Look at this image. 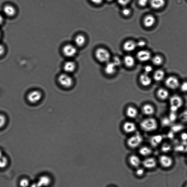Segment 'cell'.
<instances>
[{
	"label": "cell",
	"mask_w": 187,
	"mask_h": 187,
	"mask_svg": "<svg viewBox=\"0 0 187 187\" xmlns=\"http://www.w3.org/2000/svg\"><path fill=\"white\" fill-rule=\"evenodd\" d=\"M181 138H182V139L183 140H187V134L186 133H184V134H183L182 135Z\"/></svg>",
	"instance_id": "7dc6e473"
},
{
	"label": "cell",
	"mask_w": 187,
	"mask_h": 187,
	"mask_svg": "<svg viewBox=\"0 0 187 187\" xmlns=\"http://www.w3.org/2000/svg\"><path fill=\"white\" fill-rule=\"evenodd\" d=\"M63 52L66 57L71 58L76 55L77 52V49L73 45L67 44L64 46Z\"/></svg>",
	"instance_id": "ba28073f"
},
{
	"label": "cell",
	"mask_w": 187,
	"mask_h": 187,
	"mask_svg": "<svg viewBox=\"0 0 187 187\" xmlns=\"http://www.w3.org/2000/svg\"><path fill=\"white\" fill-rule=\"evenodd\" d=\"M180 83L179 80L174 77H168L165 81V84L169 89L176 90L179 88Z\"/></svg>",
	"instance_id": "8992f818"
},
{
	"label": "cell",
	"mask_w": 187,
	"mask_h": 187,
	"mask_svg": "<svg viewBox=\"0 0 187 187\" xmlns=\"http://www.w3.org/2000/svg\"><path fill=\"white\" fill-rule=\"evenodd\" d=\"M163 138L160 135L154 136L151 138L150 142L152 146L156 147L160 144L162 141Z\"/></svg>",
	"instance_id": "cb8c5ba5"
},
{
	"label": "cell",
	"mask_w": 187,
	"mask_h": 187,
	"mask_svg": "<svg viewBox=\"0 0 187 187\" xmlns=\"http://www.w3.org/2000/svg\"><path fill=\"white\" fill-rule=\"evenodd\" d=\"M179 120L185 123H187V110L183 111L178 116Z\"/></svg>",
	"instance_id": "f546056e"
},
{
	"label": "cell",
	"mask_w": 187,
	"mask_h": 187,
	"mask_svg": "<svg viewBox=\"0 0 187 187\" xmlns=\"http://www.w3.org/2000/svg\"><path fill=\"white\" fill-rule=\"evenodd\" d=\"M117 67L113 62L107 63L105 67V71L108 75H112L115 73Z\"/></svg>",
	"instance_id": "2e32d148"
},
{
	"label": "cell",
	"mask_w": 187,
	"mask_h": 187,
	"mask_svg": "<svg viewBox=\"0 0 187 187\" xmlns=\"http://www.w3.org/2000/svg\"><path fill=\"white\" fill-rule=\"evenodd\" d=\"M171 149L170 145L168 144H164L162 147V151L165 152H167L170 151Z\"/></svg>",
	"instance_id": "d590c367"
},
{
	"label": "cell",
	"mask_w": 187,
	"mask_h": 187,
	"mask_svg": "<svg viewBox=\"0 0 187 187\" xmlns=\"http://www.w3.org/2000/svg\"><path fill=\"white\" fill-rule=\"evenodd\" d=\"M144 70L145 73L149 74L152 71L153 68L151 66L147 65L145 67Z\"/></svg>",
	"instance_id": "ab89813d"
},
{
	"label": "cell",
	"mask_w": 187,
	"mask_h": 187,
	"mask_svg": "<svg viewBox=\"0 0 187 187\" xmlns=\"http://www.w3.org/2000/svg\"><path fill=\"white\" fill-rule=\"evenodd\" d=\"M131 0H117L118 2L122 6H125L130 2Z\"/></svg>",
	"instance_id": "f35d334b"
},
{
	"label": "cell",
	"mask_w": 187,
	"mask_h": 187,
	"mask_svg": "<svg viewBox=\"0 0 187 187\" xmlns=\"http://www.w3.org/2000/svg\"><path fill=\"white\" fill-rule=\"evenodd\" d=\"M75 63L72 61H68L64 64V70L67 73L73 72L76 69Z\"/></svg>",
	"instance_id": "ac0fdd59"
},
{
	"label": "cell",
	"mask_w": 187,
	"mask_h": 187,
	"mask_svg": "<svg viewBox=\"0 0 187 187\" xmlns=\"http://www.w3.org/2000/svg\"><path fill=\"white\" fill-rule=\"evenodd\" d=\"M96 58L99 61L102 63H108L109 61L110 55L106 49L103 48H99L95 53Z\"/></svg>",
	"instance_id": "277c9868"
},
{
	"label": "cell",
	"mask_w": 187,
	"mask_h": 187,
	"mask_svg": "<svg viewBox=\"0 0 187 187\" xmlns=\"http://www.w3.org/2000/svg\"><path fill=\"white\" fill-rule=\"evenodd\" d=\"M3 11L5 14L8 17H12L16 14V9L11 5H7L4 7Z\"/></svg>",
	"instance_id": "7402d4cb"
},
{
	"label": "cell",
	"mask_w": 187,
	"mask_h": 187,
	"mask_svg": "<svg viewBox=\"0 0 187 187\" xmlns=\"http://www.w3.org/2000/svg\"><path fill=\"white\" fill-rule=\"evenodd\" d=\"M179 88L180 89V90L183 93H187V81H185V82H183L181 84H180Z\"/></svg>",
	"instance_id": "d6a6232c"
},
{
	"label": "cell",
	"mask_w": 187,
	"mask_h": 187,
	"mask_svg": "<svg viewBox=\"0 0 187 187\" xmlns=\"http://www.w3.org/2000/svg\"><path fill=\"white\" fill-rule=\"evenodd\" d=\"M157 96L159 99L162 101H164L169 98V93L167 89L163 88H160L157 90Z\"/></svg>",
	"instance_id": "9a60e30c"
},
{
	"label": "cell",
	"mask_w": 187,
	"mask_h": 187,
	"mask_svg": "<svg viewBox=\"0 0 187 187\" xmlns=\"http://www.w3.org/2000/svg\"><path fill=\"white\" fill-rule=\"evenodd\" d=\"M5 48L3 45L0 44V56H2L4 54Z\"/></svg>",
	"instance_id": "ee69618b"
},
{
	"label": "cell",
	"mask_w": 187,
	"mask_h": 187,
	"mask_svg": "<svg viewBox=\"0 0 187 187\" xmlns=\"http://www.w3.org/2000/svg\"><path fill=\"white\" fill-rule=\"evenodd\" d=\"M3 21V18L2 16L0 15V25L2 24Z\"/></svg>",
	"instance_id": "c3c4849f"
},
{
	"label": "cell",
	"mask_w": 187,
	"mask_h": 187,
	"mask_svg": "<svg viewBox=\"0 0 187 187\" xmlns=\"http://www.w3.org/2000/svg\"><path fill=\"white\" fill-rule=\"evenodd\" d=\"M6 119L4 115H0V129L2 128L6 124Z\"/></svg>",
	"instance_id": "e575fe53"
},
{
	"label": "cell",
	"mask_w": 187,
	"mask_h": 187,
	"mask_svg": "<svg viewBox=\"0 0 187 187\" xmlns=\"http://www.w3.org/2000/svg\"><path fill=\"white\" fill-rule=\"evenodd\" d=\"M30 187H41L37 182L33 183L31 185Z\"/></svg>",
	"instance_id": "bcb514c9"
},
{
	"label": "cell",
	"mask_w": 187,
	"mask_h": 187,
	"mask_svg": "<svg viewBox=\"0 0 187 187\" xmlns=\"http://www.w3.org/2000/svg\"><path fill=\"white\" fill-rule=\"evenodd\" d=\"M159 162L162 166L164 168H169L172 165L173 161L170 157L163 155L159 158Z\"/></svg>",
	"instance_id": "30bf717a"
},
{
	"label": "cell",
	"mask_w": 187,
	"mask_h": 187,
	"mask_svg": "<svg viewBox=\"0 0 187 187\" xmlns=\"http://www.w3.org/2000/svg\"><path fill=\"white\" fill-rule=\"evenodd\" d=\"M131 11L129 8H124L122 10V14L125 16L127 17L131 14Z\"/></svg>",
	"instance_id": "74e56055"
},
{
	"label": "cell",
	"mask_w": 187,
	"mask_h": 187,
	"mask_svg": "<svg viewBox=\"0 0 187 187\" xmlns=\"http://www.w3.org/2000/svg\"><path fill=\"white\" fill-rule=\"evenodd\" d=\"M86 39L84 36L79 34L75 38V42L78 46L81 47L84 46L86 43Z\"/></svg>",
	"instance_id": "83f0119b"
},
{
	"label": "cell",
	"mask_w": 187,
	"mask_h": 187,
	"mask_svg": "<svg viewBox=\"0 0 187 187\" xmlns=\"http://www.w3.org/2000/svg\"><path fill=\"white\" fill-rule=\"evenodd\" d=\"M90 1L94 4L99 5L103 2V0H90Z\"/></svg>",
	"instance_id": "f6af8a7d"
},
{
	"label": "cell",
	"mask_w": 187,
	"mask_h": 187,
	"mask_svg": "<svg viewBox=\"0 0 187 187\" xmlns=\"http://www.w3.org/2000/svg\"><path fill=\"white\" fill-rule=\"evenodd\" d=\"M139 81L142 85L144 87L149 86L152 82L151 78L149 75V74L145 73H144L140 75Z\"/></svg>",
	"instance_id": "8fae6325"
},
{
	"label": "cell",
	"mask_w": 187,
	"mask_h": 187,
	"mask_svg": "<svg viewBox=\"0 0 187 187\" xmlns=\"http://www.w3.org/2000/svg\"><path fill=\"white\" fill-rule=\"evenodd\" d=\"M137 57L140 61L145 62L148 61L151 58V54L147 51L142 50L138 52Z\"/></svg>",
	"instance_id": "9c48e42d"
},
{
	"label": "cell",
	"mask_w": 187,
	"mask_h": 187,
	"mask_svg": "<svg viewBox=\"0 0 187 187\" xmlns=\"http://www.w3.org/2000/svg\"><path fill=\"white\" fill-rule=\"evenodd\" d=\"M165 75V72L163 71L157 70L154 73L153 78L157 82H160L164 79Z\"/></svg>",
	"instance_id": "484cf974"
},
{
	"label": "cell",
	"mask_w": 187,
	"mask_h": 187,
	"mask_svg": "<svg viewBox=\"0 0 187 187\" xmlns=\"http://www.w3.org/2000/svg\"><path fill=\"white\" fill-rule=\"evenodd\" d=\"M169 103L171 112H175L182 106L183 101L181 97L175 95L170 98Z\"/></svg>",
	"instance_id": "7a4b0ae2"
},
{
	"label": "cell",
	"mask_w": 187,
	"mask_h": 187,
	"mask_svg": "<svg viewBox=\"0 0 187 187\" xmlns=\"http://www.w3.org/2000/svg\"><path fill=\"white\" fill-rule=\"evenodd\" d=\"M126 113L128 117L134 119L137 117L138 111L137 109L135 107L129 106L126 109Z\"/></svg>",
	"instance_id": "44dd1931"
},
{
	"label": "cell",
	"mask_w": 187,
	"mask_h": 187,
	"mask_svg": "<svg viewBox=\"0 0 187 187\" xmlns=\"http://www.w3.org/2000/svg\"><path fill=\"white\" fill-rule=\"evenodd\" d=\"M165 0H151L150 3L152 7L155 9L161 8L165 5Z\"/></svg>",
	"instance_id": "d4e9b609"
},
{
	"label": "cell",
	"mask_w": 187,
	"mask_h": 187,
	"mask_svg": "<svg viewBox=\"0 0 187 187\" xmlns=\"http://www.w3.org/2000/svg\"><path fill=\"white\" fill-rule=\"evenodd\" d=\"M142 112L145 115L151 116L155 113V109L153 105L149 103H147L143 106Z\"/></svg>",
	"instance_id": "5bb4252c"
},
{
	"label": "cell",
	"mask_w": 187,
	"mask_h": 187,
	"mask_svg": "<svg viewBox=\"0 0 187 187\" xmlns=\"http://www.w3.org/2000/svg\"><path fill=\"white\" fill-rule=\"evenodd\" d=\"M124 63L126 67L128 68H132L134 66L135 64V60L132 56L128 55L124 58Z\"/></svg>",
	"instance_id": "4316f807"
},
{
	"label": "cell",
	"mask_w": 187,
	"mask_h": 187,
	"mask_svg": "<svg viewBox=\"0 0 187 187\" xmlns=\"http://www.w3.org/2000/svg\"><path fill=\"white\" fill-rule=\"evenodd\" d=\"M140 126L143 131L146 132H152L158 128V124L155 119L149 117L142 121Z\"/></svg>",
	"instance_id": "6da1fadb"
},
{
	"label": "cell",
	"mask_w": 187,
	"mask_h": 187,
	"mask_svg": "<svg viewBox=\"0 0 187 187\" xmlns=\"http://www.w3.org/2000/svg\"><path fill=\"white\" fill-rule=\"evenodd\" d=\"M143 138L142 136L139 133L133 135L128 139L127 145L130 148H135L139 147L143 143Z\"/></svg>",
	"instance_id": "3957f363"
},
{
	"label": "cell",
	"mask_w": 187,
	"mask_h": 187,
	"mask_svg": "<svg viewBox=\"0 0 187 187\" xmlns=\"http://www.w3.org/2000/svg\"><path fill=\"white\" fill-rule=\"evenodd\" d=\"M137 46L139 47L140 48H142L146 45V42L143 40H141L138 41V43H136Z\"/></svg>",
	"instance_id": "7bdbcfd3"
},
{
	"label": "cell",
	"mask_w": 187,
	"mask_h": 187,
	"mask_svg": "<svg viewBox=\"0 0 187 187\" xmlns=\"http://www.w3.org/2000/svg\"></svg>",
	"instance_id": "db71d44e"
},
{
	"label": "cell",
	"mask_w": 187,
	"mask_h": 187,
	"mask_svg": "<svg viewBox=\"0 0 187 187\" xmlns=\"http://www.w3.org/2000/svg\"><path fill=\"white\" fill-rule=\"evenodd\" d=\"M30 184L29 180L25 178L21 180L20 185L21 187H28Z\"/></svg>",
	"instance_id": "836d02e7"
},
{
	"label": "cell",
	"mask_w": 187,
	"mask_h": 187,
	"mask_svg": "<svg viewBox=\"0 0 187 187\" xmlns=\"http://www.w3.org/2000/svg\"><path fill=\"white\" fill-rule=\"evenodd\" d=\"M113 63L115 64L117 67L120 65L121 63L120 59L118 57H115L114 58Z\"/></svg>",
	"instance_id": "b9f144b4"
},
{
	"label": "cell",
	"mask_w": 187,
	"mask_h": 187,
	"mask_svg": "<svg viewBox=\"0 0 187 187\" xmlns=\"http://www.w3.org/2000/svg\"><path fill=\"white\" fill-rule=\"evenodd\" d=\"M122 127L125 132L127 133L134 132L137 129L136 124L132 122H125Z\"/></svg>",
	"instance_id": "7c38bea8"
},
{
	"label": "cell",
	"mask_w": 187,
	"mask_h": 187,
	"mask_svg": "<svg viewBox=\"0 0 187 187\" xmlns=\"http://www.w3.org/2000/svg\"><path fill=\"white\" fill-rule=\"evenodd\" d=\"M148 2V0H138V5L141 7H145L147 6Z\"/></svg>",
	"instance_id": "60d3db41"
},
{
	"label": "cell",
	"mask_w": 187,
	"mask_h": 187,
	"mask_svg": "<svg viewBox=\"0 0 187 187\" xmlns=\"http://www.w3.org/2000/svg\"><path fill=\"white\" fill-rule=\"evenodd\" d=\"M129 162L132 166L137 168L139 167L141 163L140 158L136 155L131 156L129 158Z\"/></svg>",
	"instance_id": "d6986e66"
},
{
	"label": "cell",
	"mask_w": 187,
	"mask_h": 187,
	"mask_svg": "<svg viewBox=\"0 0 187 187\" xmlns=\"http://www.w3.org/2000/svg\"><path fill=\"white\" fill-rule=\"evenodd\" d=\"M142 164L145 168L152 169L156 167L157 162L155 159L153 157H148L143 161Z\"/></svg>",
	"instance_id": "4fadbf2b"
},
{
	"label": "cell",
	"mask_w": 187,
	"mask_h": 187,
	"mask_svg": "<svg viewBox=\"0 0 187 187\" xmlns=\"http://www.w3.org/2000/svg\"><path fill=\"white\" fill-rule=\"evenodd\" d=\"M185 187H187V185H186V186H185Z\"/></svg>",
	"instance_id": "f5cc1de1"
},
{
	"label": "cell",
	"mask_w": 187,
	"mask_h": 187,
	"mask_svg": "<svg viewBox=\"0 0 187 187\" xmlns=\"http://www.w3.org/2000/svg\"><path fill=\"white\" fill-rule=\"evenodd\" d=\"M3 154L2 151L1 150H0V157L2 156Z\"/></svg>",
	"instance_id": "681fc988"
},
{
	"label": "cell",
	"mask_w": 187,
	"mask_h": 187,
	"mask_svg": "<svg viewBox=\"0 0 187 187\" xmlns=\"http://www.w3.org/2000/svg\"><path fill=\"white\" fill-rule=\"evenodd\" d=\"M41 187H47L50 185L51 179L49 176H43L39 178L37 182Z\"/></svg>",
	"instance_id": "ffe728a7"
},
{
	"label": "cell",
	"mask_w": 187,
	"mask_h": 187,
	"mask_svg": "<svg viewBox=\"0 0 187 187\" xmlns=\"http://www.w3.org/2000/svg\"><path fill=\"white\" fill-rule=\"evenodd\" d=\"M152 152L151 149L147 146L142 147L139 150L140 154L144 157L148 156L152 153Z\"/></svg>",
	"instance_id": "f1b7e54d"
},
{
	"label": "cell",
	"mask_w": 187,
	"mask_h": 187,
	"mask_svg": "<svg viewBox=\"0 0 187 187\" xmlns=\"http://www.w3.org/2000/svg\"><path fill=\"white\" fill-rule=\"evenodd\" d=\"M1 32H0V38H1Z\"/></svg>",
	"instance_id": "816d5d0a"
},
{
	"label": "cell",
	"mask_w": 187,
	"mask_h": 187,
	"mask_svg": "<svg viewBox=\"0 0 187 187\" xmlns=\"http://www.w3.org/2000/svg\"><path fill=\"white\" fill-rule=\"evenodd\" d=\"M8 162L7 158L4 155L0 157V168L3 169L6 167L8 165Z\"/></svg>",
	"instance_id": "4dcf8cb0"
},
{
	"label": "cell",
	"mask_w": 187,
	"mask_h": 187,
	"mask_svg": "<svg viewBox=\"0 0 187 187\" xmlns=\"http://www.w3.org/2000/svg\"><path fill=\"white\" fill-rule=\"evenodd\" d=\"M144 173V170L142 168H137L136 171V174L138 176H142L143 175Z\"/></svg>",
	"instance_id": "8d00e7d4"
},
{
	"label": "cell",
	"mask_w": 187,
	"mask_h": 187,
	"mask_svg": "<svg viewBox=\"0 0 187 187\" xmlns=\"http://www.w3.org/2000/svg\"><path fill=\"white\" fill-rule=\"evenodd\" d=\"M106 1L108 2H111L113 1V0H106Z\"/></svg>",
	"instance_id": "f907efd6"
},
{
	"label": "cell",
	"mask_w": 187,
	"mask_h": 187,
	"mask_svg": "<svg viewBox=\"0 0 187 187\" xmlns=\"http://www.w3.org/2000/svg\"><path fill=\"white\" fill-rule=\"evenodd\" d=\"M42 97V93L39 90H33L31 91L27 96V99L29 103L34 104L38 103Z\"/></svg>",
	"instance_id": "52a82bcc"
},
{
	"label": "cell",
	"mask_w": 187,
	"mask_h": 187,
	"mask_svg": "<svg viewBox=\"0 0 187 187\" xmlns=\"http://www.w3.org/2000/svg\"><path fill=\"white\" fill-rule=\"evenodd\" d=\"M136 43L133 41L129 40L126 41L123 45V48L125 51L130 52L134 51L137 47Z\"/></svg>",
	"instance_id": "e0dca14e"
},
{
	"label": "cell",
	"mask_w": 187,
	"mask_h": 187,
	"mask_svg": "<svg viewBox=\"0 0 187 187\" xmlns=\"http://www.w3.org/2000/svg\"><path fill=\"white\" fill-rule=\"evenodd\" d=\"M58 80L60 85L65 88L71 87L74 84L72 77L66 73L62 74L59 76Z\"/></svg>",
	"instance_id": "5b68a950"
},
{
	"label": "cell",
	"mask_w": 187,
	"mask_h": 187,
	"mask_svg": "<svg viewBox=\"0 0 187 187\" xmlns=\"http://www.w3.org/2000/svg\"><path fill=\"white\" fill-rule=\"evenodd\" d=\"M155 17L152 15H147L144 19V25L147 27H151L155 24Z\"/></svg>",
	"instance_id": "603a6c76"
},
{
	"label": "cell",
	"mask_w": 187,
	"mask_h": 187,
	"mask_svg": "<svg viewBox=\"0 0 187 187\" xmlns=\"http://www.w3.org/2000/svg\"><path fill=\"white\" fill-rule=\"evenodd\" d=\"M163 60L161 57L158 56H156L154 57L152 59V63L156 65H160L163 63Z\"/></svg>",
	"instance_id": "1f68e13d"
}]
</instances>
